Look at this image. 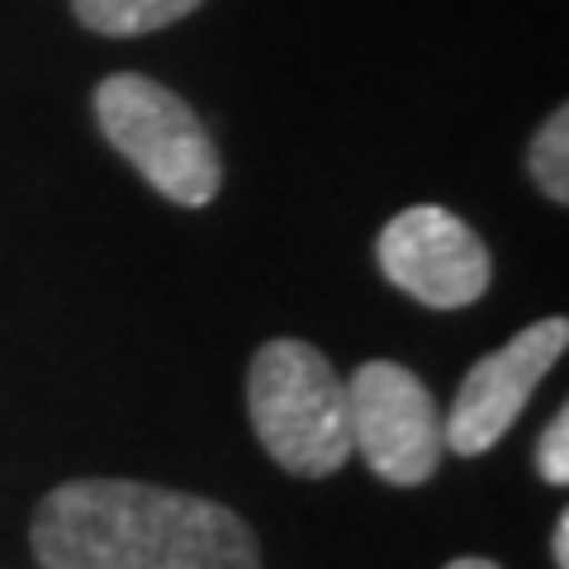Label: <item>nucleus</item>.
Wrapping results in <instances>:
<instances>
[{"label": "nucleus", "instance_id": "nucleus-10", "mask_svg": "<svg viewBox=\"0 0 569 569\" xmlns=\"http://www.w3.org/2000/svg\"><path fill=\"white\" fill-rule=\"evenodd\" d=\"M550 546H556V569H569V512L556 518V537H550Z\"/></svg>", "mask_w": 569, "mask_h": 569}, {"label": "nucleus", "instance_id": "nucleus-8", "mask_svg": "<svg viewBox=\"0 0 569 569\" xmlns=\"http://www.w3.org/2000/svg\"><path fill=\"white\" fill-rule=\"evenodd\" d=\"M527 167H531L537 186H541L556 204L569 200V110H565V104L541 123V133L531 138Z\"/></svg>", "mask_w": 569, "mask_h": 569}, {"label": "nucleus", "instance_id": "nucleus-3", "mask_svg": "<svg viewBox=\"0 0 569 569\" xmlns=\"http://www.w3.org/2000/svg\"><path fill=\"white\" fill-rule=\"evenodd\" d=\"M96 119L123 162H133L157 194L200 209L223 186L219 152L190 104L138 71L104 77L96 91Z\"/></svg>", "mask_w": 569, "mask_h": 569}, {"label": "nucleus", "instance_id": "nucleus-5", "mask_svg": "<svg viewBox=\"0 0 569 569\" xmlns=\"http://www.w3.org/2000/svg\"><path fill=\"white\" fill-rule=\"evenodd\" d=\"M380 271L427 309H466L489 290V247L441 204H413L380 228Z\"/></svg>", "mask_w": 569, "mask_h": 569}, {"label": "nucleus", "instance_id": "nucleus-11", "mask_svg": "<svg viewBox=\"0 0 569 569\" xmlns=\"http://www.w3.org/2000/svg\"><path fill=\"white\" fill-rule=\"evenodd\" d=\"M447 569H498L493 560H479V556H466V560H451Z\"/></svg>", "mask_w": 569, "mask_h": 569}, {"label": "nucleus", "instance_id": "nucleus-7", "mask_svg": "<svg viewBox=\"0 0 569 569\" xmlns=\"http://www.w3.org/2000/svg\"><path fill=\"white\" fill-rule=\"evenodd\" d=\"M204 0H71L77 20L86 29L104 33V39H138V33H157L176 20H186L190 10H200Z\"/></svg>", "mask_w": 569, "mask_h": 569}, {"label": "nucleus", "instance_id": "nucleus-4", "mask_svg": "<svg viewBox=\"0 0 569 569\" xmlns=\"http://www.w3.org/2000/svg\"><path fill=\"white\" fill-rule=\"evenodd\" d=\"M347 422L351 456H361L385 485L399 489L432 479L447 451L432 395L399 361H366L347 380Z\"/></svg>", "mask_w": 569, "mask_h": 569}, {"label": "nucleus", "instance_id": "nucleus-6", "mask_svg": "<svg viewBox=\"0 0 569 569\" xmlns=\"http://www.w3.org/2000/svg\"><path fill=\"white\" fill-rule=\"evenodd\" d=\"M565 342H569L565 318H541V323L522 328L512 342L489 351L485 361H475L470 376L456 389L451 413L441 418L447 451L485 456L489 447H498V437L522 418L527 399L537 395V385L550 376V366L565 356Z\"/></svg>", "mask_w": 569, "mask_h": 569}, {"label": "nucleus", "instance_id": "nucleus-2", "mask_svg": "<svg viewBox=\"0 0 569 569\" xmlns=\"http://www.w3.org/2000/svg\"><path fill=\"white\" fill-rule=\"evenodd\" d=\"M247 413L280 470L323 479L351 460L347 380L299 337L266 342L247 376Z\"/></svg>", "mask_w": 569, "mask_h": 569}, {"label": "nucleus", "instance_id": "nucleus-9", "mask_svg": "<svg viewBox=\"0 0 569 569\" xmlns=\"http://www.w3.org/2000/svg\"><path fill=\"white\" fill-rule=\"evenodd\" d=\"M537 470L546 485H569V413L560 408L537 441Z\"/></svg>", "mask_w": 569, "mask_h": 569}, {"label": "nucleus", "instance_id": "nucleus-1", "mask_svg": "<svg viewBox=\"0 0 569 569\" xmlns=\"http://www.w3.org/2000/svg\"><path fill=\"white\" fill-rule=\"evenodd\" d=\"M43 569H261L233 508L138 479H71L33 512Z\"/></svg>", "mask_w": 569, "mask_h": 569}]
</instances>
